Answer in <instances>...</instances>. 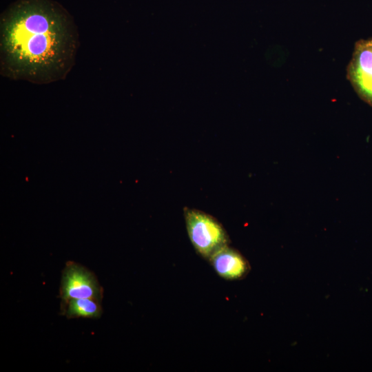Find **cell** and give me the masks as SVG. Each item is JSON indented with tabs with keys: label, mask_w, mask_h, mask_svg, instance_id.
I'll return each instance as SVG.
<instances>
[{
	"label": "cell",
	"mask_w": 372,
	"mask_h": 372,
	"mask_svg": "<svg viewBox=\"0 0 372 372\" xmlns=\"http://www.w3.org/2000/svg\"><path fill=\"white\" fill-rule=\"evenodd\" d=\"M79 45L73 19L52 0H17L0 18V74L44 85L64 80Z\"/></svg>",
	"instance_id": "obj_1"
},
{
	"label": "cell",
	"mask_w": 372,
	"mask_h": 372,
	"mask_svg": "<svg viewBox=\"0 0 372 372\" xmlns=\"http://www.w3.org/2000/svg\"><path fill=\"white\" fill-rule=\"evenodd\" d=\"M187 233L196 251L205 259L227 245L228 236L219 222L211 216L196 209H186Z\"/></svg>",
	"instance_id": "obj_2"
},
{
	"label": "cell",
	"mask_w": 372,
	"mask_h": 372,
	"mask_svg": "<svg viewBox=\"0 0 372 372\" xmlns=\"http://www.w3.org/2000/svg\"><path fill=\"white\" fill-rule=\"evenodd\" d=\"M103 296V287L93 272L74 262L65 264L59 289L61 303L73 298H92L101 302Z\"/></svg>",
	"instance_id": "obj_3"
},
{
	"label": "cell",
	"mask_w": 372,
	"mask_h": 372,
	"mask_svg": "<svg viewBox=\"0 0 372 372\" xmlns=\"http://www.w3.org/2000/svg\"><path fill=\"white\" fill-rule=\"evenodd\" d=\"M347 74L358 96L372 106V38L355 43Z\"/></svg>",
	"instance_id": "obj_4"
},
{
	"label": "cell",
	"mask_w": 372,
	"mask_h": 372,
	"mask_svg": "<svg viewBox=\"0 0 372 372\" xmlns=\"http://www.w3.org/2000/svg\"><path fill=\"white\" fill-rule=\"evenodd\" d=\"M209 260L218 276L226 280L242 278L249 270L245 258L228 245L216 251Z\"/></svg>",
	"instance_id": "obj_5"
},
{
	"label": "cell",
	"mask_w": 372,
	"mask_h": 372,
	"mask_svg": "<svg viewBox=\"0 0 372 372\" xmlns=\"http://www.w3.org/2000/svg\"><path fill=\"white\" fill-rule=\"evenodd\" d=\"M101 302L92 298H73L61 304V314L69 319L99 318L103 310Z\"/></svg>",
	"instance_id": "obj_6"
}]
</instances>
